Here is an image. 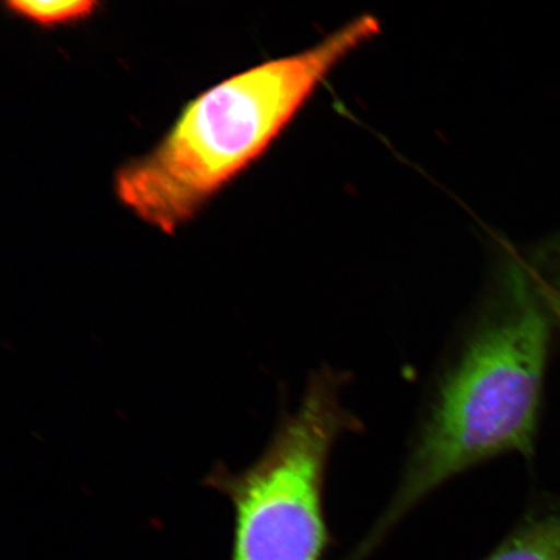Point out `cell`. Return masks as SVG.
<instances>
[{
    "label": "cell",
    "instance_id": "1",
    "mask_svg": "<svg viewBox=\"0 0 560 560\" xmlns=\"http://www.w3.org/2000/svg\"><path fill=\"white\" fill-rule=\"evenodd\" d=\"M555 330L527 266L514 261L439 376L395 495L355 560L455 476L534 452Z\"/></svg>",
    "mask_w": 560,
    "mask_h": 560
},
{
    "label": "cell",
    "instance_id": "2",
    "mask_svg": "<svg viewBox=\"0 0 560 560\" xmlns=\"http://www.w3.org/2000/svg\"><path fill=\"white\" fill-rule=\"evenodd\" d=\"M377 32V21L362 16L305 51L208 89L150 152L116 172V198L145 225L177 233L270 149L319 83Z\"/></svg>",
    "mask_w": 560,
    "mask_h": 560
},
{
    "label": "cell",
    "instance_id": "3",
    "mask_svg": "<svg viewBox=\"0 0 560 560\" xmlns=\"http://www.w3.org/2000/svg\"><path fill=\"white\" fill-rule=\"evenodd\" d=\"M347 375L324 366L307 383L295 411L280 420L270 444L241 472L217 467L210 488L234 510L231 560H322L330 535L325 480L331 453L361 423L342 404Z\"/></svg>",
    "mask_w": 560,
    "mask_h": 560
},
{
    "label": "cell",
    "instance_id": "4",
    "mask_svg": "<svg viewBox=\"0 0 560 560\" xmlns=\"http://www.w3.org/2000/svg\"><path fill=\"white\" fill-rule=\"evenodd\" d=\"M485 560H560V523L541 513L532 514Z\"/></svg>",
    "mask_w": 560,
    "mask_h": 560
},
{
    "label": "cell",
    "instance_id": "5",
    "mask_svg": "<svg viewBox=\"0 0 560 560\" xmlns=\"http://www.w3.org/2000/svg\"><path fill=\"white\" fill-rule=\"evenodd\" d=\"M13 16L40 27H58L82 23L93 18L100 3L91 0H13L4 3Z\"/></svg>",
    "mask_w": 560,
    "mask_h": 560
},
{
    "label": "cell",
    "instance_id": "6",
    "mask_svg": "<svg viewBox=\"0 0 560 560\" xmlns=\"http://www.w3.org/2000/svg\"><path fill=\"white\" fill-rule=\"evenodd\" d=\"M527 268L560 332V235L527 261Z\"/></svg>",
    "mask_w": 560,
    "mask_h": 560
}]
</instances>
